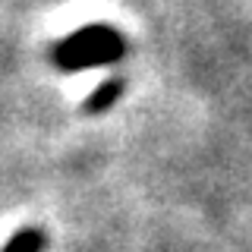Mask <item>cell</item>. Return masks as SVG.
Segmentation results:
<instances>
[{
    "label": "cell",
    "instance_id": "6da1fadb",
    "mask_svg": "<svg viewBox=\"0 0 252 252\" xmlns=\"http://www.w3.org/2000/svg\"><path fill=\"white\" fill-rule=\"evenodd\" d=\"M126 41L123 35L107 22H89L85 29L66 35L63 41L54 44V66L76 73V69H89V66H110V63L123 60Z\"/></svg>",
    "mask_w": 252,
    "mask_h": 252
},
{
    "label": "cell",
    "instance_id": "7a4b0ae2",
    "mask_svg": "<svg viewBox=\"0 0 252 252\" xmlns=\"http://www.w3.org/2000/svg\"><path fill=\"white\" fill-rule=\"evenodd\" d=\"M123 94V79H107V82H101L98 89L89 94V101H85V114H104V110L114 107V101Z\"/></svg>",
    "mask_w": 252,
    "mask_h": 252
},
{
    "label": "cell",
    "instance_id": "3957f363",
    "mask_svg": "<svg viewBox=\"0 0 252 252\" xmlns=\"http://www.w3.org/2000/svg\"><path fill=\"white\" fill-rule=\"evenodd\" d=\"M44 246H47V236L41 227H22L19 233H13L6 240V246L0 252H44Z\"/></svg>",
    "mask_w": 252,
    "mask_h": 252
}]
</instances>
